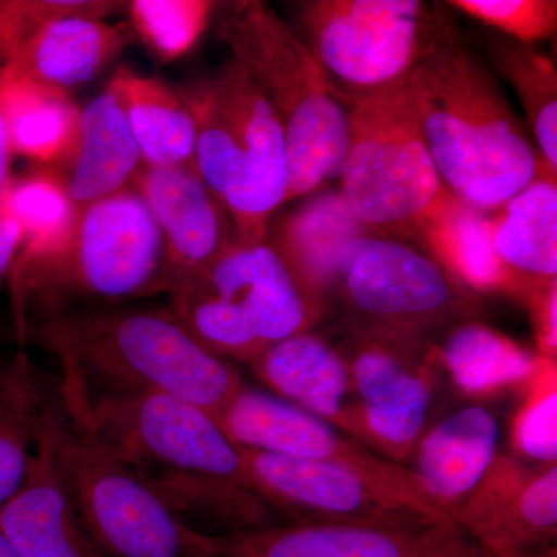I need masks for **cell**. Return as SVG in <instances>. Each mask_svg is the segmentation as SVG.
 <instances>
[{"label":"cell","instance_id":"obj_1","mask_svg":"<svg viewBox=\"0 0 557 557\" xmlns=\"http://www.w3.org/2000/svg\"><path fill=\"white\" fill-rule=\"evenodd\" d=\"M58 394L70 423L134 469L190 527L214 522L231 534L270 525L242 449L207 410L160 394Z\"/></svg>","mask_w":557,"mask_h":557},{"label":"cell","instance_id":"obj_2","mask_svg":"<svg viewBox=\"0 0 557 557\" xmlns=\"http://www.w3.org/2000/svg\"><path fill=\"white\" fill-rule=\"evenodd\" d=\"M22 336L61 368L60 388L84 395H170L218 418L244 386L168 309H65L25 322Z\"/></svg>","mask_w":557,"mask_h":557},{"label":"cell","instance_id":"obj_3","mask_svg":"<svg viewBox=\"0 0 557 557\" xmlns=\"http://www.w3.org/2000/svg\"><path fill=\"white\" fill-rule=\"evenodd\" d=\"M410 89L440 180L458 200L490 214L534 180L557 177L493 69L456 24L418 69Z\"/></svg>","mask_w":557,"mask_h":557},{"label":"cell","instance_id":"obj_4","mask_svg":"<svg viewBox=\"0 0 557 557\" xmlns=\"http://www.w3.org/2000/svg\"><path fill=\"white\" fill-rule=\"evenodd\" d=\"M170 310L218 358L249 362L311 332L327 300L307 287L269 240L234 237L222 252L168 289Z\"/></svg>","mask_w":557,"mask_h":557},{"label":"cell","instance_id":"obj_5","mask_svg":"<svg viewBox=\"0 0 557 557\" xmlns=\"http://www.w3.org/2000/svg\"><path fill=\"white\" fill-rule=\"evenodd\" d=\"M219 36L276 113L288 153L287 201L338 180L348 112L327 89L292 25L259 0L230 3Z\"/></svg>","mask_w":557,"mask_h":557},{"label":"cell","instance_id":"obj_6","mask_svg":"<svg viewBox=\"0 0 557 557\" xmlns=\"http://www.w3.org/2000/svg\"><path fill=\"white\" fill-rule=\"evenodd\" d=\"M182 95L196 127L194 164L228 211L234 237L267 240L289 182L276 113L233 58Z\"/></svg>","mask_w":557,"mask_h":557},{"label":"cell","instance_id":"obj_7","mask_svg":"<svg viewBox=\"0 0 557 557\" xmlns=\"http://www.w3.org/2000/svg\"><path fill=\"white\" fill-rule=\"evenodd\" d=\"M163 263V236L148 205L134 189L120 190L78 208L67 236L50 251L16 259L17 321L30 307L36 318L64 309L70 299L121 300L161 292Z\"/></svg>","mask_w":557,"mask_h":557},{"label":"cell","instance_id":"obj_8","mask_svg":"<svg viewBox=\"0 0 557 557\" xmlns=\"http://www.w3.org/2000/svg\"><path fill=\"white\" fill-rule=\"evenodd\" d=\"M454 24L445 3L304 0L295 3L292 28L348 110L408 87Z\"/></svg>","mask_w":557,"mask_h":557},{"label":"cell","instance_id":"obj_9","mask_svg":"<svg viewBox=\"0 0 557 557\" xmlns=\"http://www.w3.org/2000/svg\"><path fill=\"white\" fill-rule=\"evenodd\" d=\"M333 307L343 336L428 344L483 313L478 293L423 249L370 233L341 252L329 296Z\"/></svg>","mask_w":557,"mask_h":557},{"label":"cell","instance_id":"obj_10","mask_svg":"<svg viewBox=\"0 0 557 557\" xmlns=\"http://www.w3.org/2000/svg\"><path fill=\"white\" fill-rule=\"evenodd\" d=\"M54 468L81 527L101 557H225L115 454L84 435L50 401Z\"/></svg>","mask_w":557,"mask_h":557},{"label":"cell","instance_id":"obj_11","mask_svg":"<svg viewBox=\"0 0 557 557\" xmlns=\"http://www.w3.org/2000/svg\"><path fill=\"white\" fill-rule=\"evenodd\" d=\"M347 112L341 194L369 233L416 245L453 194L429 152L410 84Z\"/></svg>","mask_w":557,"mask_h":557},{"label":"cell","instance_id":"obj_12","mask_svg":"<svg viewBox=\"0 0 557 557\" xmlns=\"http://www.w3.org/2000/svg\"><path fill=\"white\" fill-rule=\"evenodd\" d=\"M242 449L249 490L288 523H401L442 512L399 496L354 469Z\"/></svg>","mask_w":557,"mask_h":557},{"label":"cell","instance_id":"obj_13","mask_svg":"<svg viewBox=\"0 0 557 557\" xmlns=\"http://www.w3.org/2000/svg\"><path fill=\"white\" fill-rule=\"evenodd\" d=\"M215 420L239 448L354 469L399 496L445 515L412 469L359 445L322 418L270 392L244 384Z\"/></svg>","mask_w":557,"mask_h":557},{"label":"cell","instance_id":"obj_14","mask_svg":"<svg viewBox=\"0 0 557 557\" xmlns=\"http://www.w3.org/2000/svg\"><path fill=\"white\" fill-rule=\"evenodd\" d=\"M435 344L343 336L346 358L373 453L401 463L428 429Z\"/></svg>","mask_w":557,"mask_h":557},{"label":"cell","instance_id":"obj_15","mask_svg":"<svg viewBox=\"0 0 557 557\" xmlns=\"http://www.w3.org/2000/svg\"><path fill=\"white\" fill-rule=\"evenodd\" d=\"M219 537L225 557H490L453 519L287 523Z\"/></svg>","mask_w":557,"mask_h":557},{"label":"cell","instance_id":"obj_16","mask_svg":"<svg viewBox=\"0 0 557 557\" xmlns=\"http://www.w3.org/2000/svg\"><path fill=\"white\" fill-rule=\"evenodd\" d=\"M450 519L490 557H556L557 467L497 454Z\"/></svg>","mask_w":557,"mask_h":557},{"label":"cell","instance_id":"obj_17","mask_svg":"<svg viewBox=\"0 0 557 557\" xmlns=\"http://www.w3.org/2000/svg\"><path fill=\"white\" fill-rule=\"evenodd\" d=\"M131 188L152 212L164 242L161 292L218 258L234 239L233 222L196 164L143 166Z\"/></svg>","mask_w":557,"mask_h":557},{"label":"cell","instance_id":"obj_18","mask_svg":"<svg viewBox=\"0 0 557 557\" xmlns=\"http://www.w3.org/2000/svg\"><path fill=\"white\" fill-rule=\"evenodd\" d=\"M248 366L273 395L372 450L350 369L327 338L314 330L299 333L267 348Z\"/></svg>","mask_w":557,"mask_h":557},{"label":"cell","instance_id":"obj_19","mask_svg":"<svg viewBox=\"0 0 557 557\" xmlns=\"http://www.w3.org/2000/svg\"><path fill=\"white\" fill-rule=\"evenodd\" d=\"M141 168L123 98L115 81L110 79L106 89L81 110L69 152L47 170L81 208L131 188Z\"/></svg>","mask_w":557,"mask_h":557},{"label":"cell","instance_id":"obj_20","mask_svg":"<svg viewBox=\"0 0 557 557\" xmlns=\"http://www.w3.org/2000/svg\"><path fill=\"white\" fill-rule=\"evenodd\" d=\"M0 531L22 557H101L54 468L47 413L24 485L0 505Z\"/></svg>","mask_w":557,"mask_h":557},{"label":"cell","instance_id":"obj_21","mask_svg":"<svg viewBox=\"0 0 557 557\" xmlns=\"http://www.w3.org/2000/svg\"><path fill=\"white\" fill-rule=\"evenodd\" d=\"M132 39L126 24L72 14L44 22L0 61L22 76L69 90L94 78Z\"/></svg>","mask_w":557,"mask_h":557},{"label":"cell","instance_id":"obj_22","mask_svg":"<svg viewBox=\"0 0 557 557\" xmlns=\"http://www.w3.org/2000/svg\"><path fill=\"white\" fill-rule=\"evenodd\" d=\"M498 435L496 416L472 405L437 421L418 440L410 469L448 518L485 478L498 454Z\"/></svg>","mask_w":557,"mask_h":557},{"label":"cell","instance_id":"obj_23","mask_svg":"<svg viewBox=\"0 0 557 557\" xmlns=\"http://www.w3.org/2000/svg\"><path fill=\"white\" fill-rule=\"evenodd\" d=\"M491 240L515 298L557 282V177L534 180L490 212Z\"/></svg>","mask_w":557,"mask_h":557},{"label":"cell","instance_id":"obj_24","mask_svg":"<svg viewBox=\"0 0 557 557\" xmlns=\"http://www.w3.org/2000/svg\"><path fill=\"white\" fill-rule=\"evenodd\" d=\"M368 233L338 190L321 194L300 207L282 220L267 240L296 276L329 304L341 252Z\"/></svg>","mask_w":557,"mask_h":557},{"label":"cell","instance_id":"obj_25","mask_svg":"<svg viewBox=\"0 0 557 557\" xmlns=\"http://www.w3.org/2000/svg\"><path fill=\"white\" fill-rule=\"evenodd\" d=\"M438 368L458 391L471 397H491L508 387L525 388L545 359L519 346L480 321L457 325L434 346Z\"/></svg>","mask_w":557,"mask_h":557},{"label":"cell","instance_id":"obj_26","mask_svg":"<svg viewBox=\"0 0 557 557\" xmlns=\"http://www.w3.org/2000/svg\"><path fill=\"white\" fill-rule=\"evenodd\" d=\"M0 109L13 156L51 166L69 152L81 113L69 90L22 76L0 62Z\"/></svg>","mask_w":557,"mask_h":557},{"label":"cell","instance_id":"obj_27","mask_svg":"<svg viewBox=\"0 0 557 557\" xmlns=\"http://www.w3.org/2000/svg\"><path fill=\"white\" fill-rule=\"evenodd\" d=\"M112 79L123 98L143 166L194 164L196 127L182 91L127 69H120Z\"/></svg>","mask_w":557,"mask_h":557},{"label":"cell","instance_id":"obj_28","mask_svg":"<svg viewBox=\"0 0 557 557\" xmlns=\"http://www.w3.org/2000/svg\"><path fill=\"white\" fill-rule=\"evenodd\" d=\"M490 67L511 84L525 112L527 129L553 172H557V69L536 46L486 30L465 36Z\"/></svg>","mask_w":557,"mask_h":557},{"label":"cell","instance_id":"obj_29","mask_svg":"<svg viewBox=\"0 0 557 557\" xmlns=\"http://www.w3.org/2000/svg\"><path fill=\"white\" fill-rule=\"evenodd\" d=\"M416 245L479 296L482 293L512 296L507 273L494 252L487 212L450 196L423 226Z\"/></svg>","mask_w":557,"mask_h":557},{"label":"cell","instance_id":"obj_30","mask_svg":"<svg viewBox=\"0 0 557 557\" xmlns=\"http://www.w3.org/2000/svg\"><path fill=\"white\" fill-rule=\"evenodd\" d=\"M49 403L24 355L0 364V505L27 479Z\"/></svg>","mask_w":557,"mask_h":557},{"label":"cell","instance_id":"obj_31","mask_svg":"<svg viewBox=\"0 0 557 557\" xmlns=\"http://www.w3.org/2000/svg\"><path fill=\"white\" fill-rule=\"evenodd\" d=\"M22 233L17 259L35 258L60 245L75 222L78 207L49 170L11 180L3 193Z\"/></svg>","mask_w":557,"mask_h":557},{"label":"cell","instance_id":"obj_32","mask_svg":"<svg viewBox=\"0 0 557 557\" xmlns=\"http://www.w3.org/2000/svg\"><path fill=\"white\" fill-rule=\"evenodd\" d=\"M218 3L208 0H134L127 3L134 32L161 62L188 53L207 30Z\"/></svg>","mask_w":557,"mask_h":557},{"label":"cell","instance_id":"obj_33","mask_svg":"<svg viewBox=\"0 0 557 557\" xmlns=\"http://www.w3.org/2000/svg\"><path fill=\"white\" fill-rule=\"evenodd\" d=\"M525 401L512 423V443L523 456L537 463L555 465L557 458L556 359L544 366L525 387Z\"/></svg>","mask_w":557,"mask_h":557},{"label":"cell","instance_id":"obj_34","mask_svg":"<svg viewBox=\"0 0 557 557\" xmlns=\"http://www.w3.org/2000/svg\"><path fill=\"white\" fill-rule=\"evenodd\" d=\"M445 5L479 21L487 30L530 46L556 38V0H450Z\"/></svg>","mask_w":557,"mask_h":557},{"label":"cell","instance_id":"obj_35","mask_svg":"<svg viewBox=\"0 0 557 557\" xmlns=\"http://www.w3.org/2000/svg\"><path fill=\"white\" fill-rule=\"evenodd\" d=\"M126 7L106 0H9L0 2V57L44 22L60 16L104 17Z\"/></svg>","mask_w":557,"mask_h":557},{"label":"cell","instance_id":"obj_36","mask_svg":"<svg viewBox=\"0 0 557 557\" xmlns=\"http://www.w3.org/2000/svg\"><path fill=\"white\" fill-rule=\"evenodd\" d=\"M531 314L539 355L556 359L557 351V282L539 287L525 299Z\"/></svg>","mask_w":557,"mask_h":557},{"label":"cell","instance_id":"obj_37","mask_svg":"<svg viewBox=\"0 0 557 557\" xmlns=\"http://www.w3.org/2000/svg\"><path fill=\"white\" fill-rule=\"evenodd\" d=\"M22 245V233L16 220L11 215L5 196H0V277L16 259Z\"/></svg>","mask_w":557,"mask_h":557},{"label":"cell","instance_id":"obj_38","mask_svg":"<svg viewBox=\"0 0 557 557\" xmlns=\"http://www.w3.org/2000/svg\"><path fill=\"white\" fill-rule=\"evenodd\" d=\"M11 157H13V150H11L9 127H7L5 116H3L2 109H0V196L5 193L11 182Z\"/></svg>","mask_w":557,"mask_h":557},{"label":"cell","instance_id":"obj_39","mask_svg":"<svg viewBox=\"0 0 557 557\" xmlns=\"http://www.w3.org/2000/svg\"><path fill=\"white\" fill-rule=\"evenodd\" d=\"M0 557H22L2 531H0Z\"/></svg>","mask_w":557,"mask_h":557}]
</instances>
